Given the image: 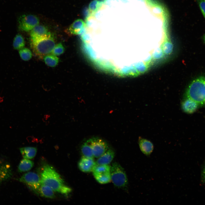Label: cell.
I'll return each instance as SVG.
<instances>
[{
    "label": "cell",
    "instance_id": "cell-1",
    "mask_svg": "<svg viewBox=\"0 0 205 205\" xmlns=\"http://www.w3.org/2000/svg\"><path fill=\"white\" fill-rule=\"evenodd\" d=\"M40 176L41 183L49 186L54 192L67 195L71 191L60 175L49 164L44 165Z\"/></svg>",
    "mask_w": 205,
    "mask_h": 205
},
{
    "label": "cell",
    "instance_id": "cell-2",
    "mask_svg": "<svg viewBox=\"0 0 205 205\" xmlns=\"http://www.w3.org/2000/svg\"><path fill=\"white\" fill-rule=\"evenodd\" d=\"M30 43L33 53L40 58L52 52L55 45L54 36L50 33L40 37L30 38Z\"/></svg>",
    "mask_w": 205,
    "mask_h": 205
},
{
    "label": "cell",
    "instance_id": "cell-3",
    "mask_svg": "<svg viewBox=\"0 0 205 205\" xmlns=\"http://www.w3.org/2000/svg\"><path fill=\"white\" fill-rule=\"evenodd\" d=\"M185 96L199 104H205V76L196 79L190 84Z\"/></svg>",
    "mask_w": 205,
    "mask_h": 205
},
{
    "label": "cell",
    "instance_id": "cell-4",
    "mask_svg": "<svg viewBox=\"0 0 205 205\" xmlns=\"http://www.w3.org/2000/svg\"><path fill=\"white\" fill-rule=\"evenodd\" d=\"M111 180L114 184L119 188H127L128 179L124 169L117 162L113 163L110 171Z\"/></svg>",
    "mask_w": 205,
    "mask_h": 205
},
{
    "label": "cell",
    "instance_id": "cell-5",
    "mask_svg": "<svg viewBox=\"0 0 205 205\" xmlns=\"http://www.w3.org/2000/svg\"><path fill=\"white\" fill-rule=\"evenodd\" d=\"M19 28L22 31H31L38 24L39 20L36 16L31 14L23 15L18 19Z\"/></svg>",
    "mask_w": 205,
    "mask_h": 205
},
{
    "label": "cell",
    "instance_id": "cell-6",
    "mask_svg": "<svg viewBox=\"0 0 205 205\" xmlns=\"http://www.w3.org/2000/svg\"><path fill=\"white\" fill-rule=\"evenodd\" d=\"M19 181L36 192H38L41 184L40 178L38 175L33 172H28L24 174L19 179Z\"/></svg>",
    "mask_w": 205,
    "mask_h": 205
},
{
    "label": "cell",
    "instance_id": "cell-7",
    "mask_svg": "<svg viewBox=\"0 0 205 205\" xmlns=\"http://www.w3.org/2000/svg\"><path fill=\"white\" fill-rule=\"evenodd\" d=\"M91 147L94 157L98 158L108 149L106 142L98 137H93L88 139Z\"/></svg>",
    "mask_w": 205,
    "mask_h": 205
},
{
    "label": "cell",
    "instance_id": "cell-8",
    "mask_svg": "<svg viewBox=\"0 0 205 205\" xmlns=\"http://www.w3.org/2000/svg\"><path fill=\"white\" fill-rule=\"evenodd\" d=\"M96 164L93 158L82 156L78 163V167L82 171L88 173L92 171Z\"/></svg>",
    "mask_w": 205,
    "mask_h": 205
},
{
    "label": "cell",
    "instance_id": "cell-9",
    "mask_svg": "<svg viewBox=\"0 0 205 205\" xmlns=\"http://www.w3.org/2000/svg\"><path fill=\"white\" fill-rule=\"evenodd\" d=\"M86 27L84 22L81 19H78L75 20L69 26L67 32L70 34H80Z\"/></svg>",
    "mask_w": 205,
    "mask_h": 205
},
{
    "label": "cell",
    "instance_id": "cell-10",
    "mask_svg": "<svg viewBox=\"0 0 205 205\" xmlns=\"http://www.w3.org/2000/svg\"><path fill=\"white\" fill-rule=\"evenodd\" d=\"M138 144L141 151L146 156H149L153 152L154 146L153 143L150 141L139 137Z\"/></svg>",
    "mask_w": 205,
    "mask_h": 205
},
{
    "label": "cell",
    "instance_id": "cell-11",
    "mask_svg": "<svg viewBox=\"0 0 205 205\" xmlns=\"http://www.w3.org/2000/svg\"><path fill=\"white\" fill-rule=\"evenodd\" d=\"M12 175V169L9 163L0 164V184L2 182L10 179Z\"/></svg>",
    "mask_w": 205,
    "mask_h": 205
},
{
    "label": "cell",
    "instance_id": "cell-12",
    "mask_svg": "<svg viewBox=\"0 0 205 205\" xmlns=\"http://www.w3.org/2000/svg\"><path fill=\"white\" fill-rule=\"evenodd\" d=\"M199 105L198 103L192 99L186 98L182 102L181 107L184 112L191 114L196 111Z\"/></svg>",
    "mask_w": 205,
    "mask_h": 205
},
{
    "label": "cell",
    "instance_id": "cell-13",
    "mask_svg": "<svg viewBox=\"0 0 205 205\" xmlns=\"http://www.w3.org/2000/svg\"><path fill=\"white\" fill-rule=\"evenodd\" d=\"M115 155L114 151L111 149L108 150L98 158L96 163L99 165H108L112 160Z\"/></svg>",
    "mask_w": 205,
    "mask_h": 205
},
{
    "label": "cell",
    "instance_id": "cell-14",
    "mask_svg": "<svg viewBox=\"0 0 205 205\" xmlns=\"http://www.w3.org/2000/svg\"><path fill=\"white\" fill-rule=\"evenodd\" d=\"M47 28L45 26L38 25L31 30V38H34L42 36L49 34Z\"/></svg>",
    "mask_w": 205,
    "mask_h": 205
},
{
    "label": "cell",
    "instance_id": "cell-15",
    "mask_svg": "<svg viewBox=\"0 0 205 205\" xmlns=\"http://www.w3.org/2000/svg\"><path fill=\"white\" fill-rule=\"evenodd\" d=\"M20 153L24 158L31 159L36 156L37 149L34 147H26L20 148Z\"/></svg>",
    "mask_w": 205,
    "mask_h": 205
},
{
    "label": "cell",
    "instance_id": "cell-16",
    "mask_svg": "<svg viewBox=\"0 0 205 205\" xmlns=\"http://www.w3.org/2000/svg\"><path fill=\"white\" fill-rule=\"evenodd\" d=\"M38 192L41 196L50 198L55 197L54 191L49 186L41 184L39 189Z\"/></svg>",
    "mask_w": 205,
    "mask_h": 205
},
{
    "label": "cell",
    "instance_id": "cell-17",
    "mask_svg": "<svg viewBox=\"0 0 205 205\" xmlns=\"http://www.w3.org/2000/svg\"><path fill=\"white\" fill-rule=\"evenodd\" d=\"M173 45L169 38L167 34H165L162 44L161 49L163 53L166 55L170 54L173 50Z\"/></svg>",
    "mask_w": 205,
    "mask_h": 205
},
{
    "label": "cell",
    "instance_id": "cell-18",
    "mask_svg": "<svg viewBox=\"0 0 205 205\" xmlns=\"http://www.w3.org/2000/svg\"><path fill=\"white\" fill-rule=\"evenodd\" d=\"M34 162L29 159L24 158L20 162L18 170L20 172H24L30 170L33 167Z\"/></svg>",
    "mask_w": 205,
    "mask_h": 205
},
{
    "label": "cell",
    "instance_id": "cell-19",
    "mask_svg": "<svg viewBox=\"0 0 205 205\" xmlns=\"http://www.w3.org/2000/svg\"><path fill=\"white\" fill-rule=\"evenodd\" d=\"M81 151L83 156L94 158L91 147L88 140L82 144L81 147Z\"/></svg>",
    "mask_w": 205,
    "mask_h": 205
},
{
    "label": "cell",
    "instance_id": "cell-20",
    "mask_svg": "<svg viewBox=\"0 0 205 205\" xmlns=\"http://www.w3.org/2000/svg\"><path fill=\"white\" fill-rule=\"evenodd\" d=\"M93 174L96 180L100 184L107 183L111 181L110 172L102 174Z\"/></svg>",
    "mask_w": 205,
    "mask_h": 205
},
{
    "label": "cell",
    "instance_id": "cell-21",
    "mask_svg": "<svg viewBox=\"0 0 205 205\" xmlns=\"http://www.w3.org/2000/svg\"><path fill=\"white\" fill-rule=\"evenodd\" d=\"M44 60L46 64L51 67L56 66L59 62V58L53 54H48L44 57Z\"/></svg>",
    "mask_w": 205,
    "mask_h": 205
},
{
    "label": "cell",
    "instance_id": "cell-22",
    "mask_svg": "<svg viewBox=\"0 0 205 205\" xmlns=\"http://www.w3.org/2000/svg\"><path fill=\"white\" fill-rule=\"evenodd\" d=\"M25 41L22 36L19 34L16 35L14 39L13 46L15 50H20L25 46Z\"/></svg>",
    "mask_w": 205,
    "mask_h": 205
},
{
    "label": "cell",
    "instance_id": "cell-23",
    "mask_svg": "<svg viewBox=\"0 0 205 205\" xmlns=\"http://www.w3.org/2000/svg\"><path fill=\"white\" fill-rule=\"evenodd\" d=\"M111 167L108 165H99L95 164L92 172L93 173L102 174L110 172Z\"/></svg>",
    "mask_w": 205,
    "mask_h": 205
},
{
    "label": "cell",
    "instance_id": "cell-24",
    "mask_svg": "<svg viewBox=\"0 0 205 205\" xmlns=\"http://www.w3.org/2000/svg\"><path fill=\"white\" fill-rule=\"evenodd\" d=\"M101 2L98 0H94L89 4L88 8L89 13L93 15L99 9L101 5Z\"/></svg>",
    "mask_w": 205,
    "mask_h": 205
},
{
    "label": "cell",
    "instance_id": "cell-25",
    "mask_svg": "<svg viewBox=\"0 0 205 205\" xmlns=\"http://www.w3.org/2000/svg\"><path fill=\"white\" fill-rule=\"evenodd\" d=\"M19 53L21 58L25 61L29 60L32 57V52L28 48H24L20 50Z\"/></svg>",
    "mask_w": 205,
    "mask_h": 205
},
{
    "label": "cell",
    "instance_id": "cell-26",
    "mask_svg": "<svg viewBox=\"0 0 205 205\" xmlns=\"http://www.w3.org/2000/svg\"><path fill=\"white\" fill-rule=\"evenodd\" d=\"M65 51V48L61 43H59L55 45L52 52V54L56 56H59L62 54Z\"/></svg>",
    "mask_w": 205,
    "mask_h": 205
},
{
    "label": "cell",
    "instance_id": "cell-27",
    "mask_svg": "<svg viewBox=\"0 0 205 205\" xmlns=\"http://www.w3.org/2000/svg\"><path fill=\"white\" fill-rule=\"evenodd\" d=\"M148 64L146 62H140L135 65L134 67L139 74L145 72L148 68Z\"/></svg>",
    "mask_w": 205,
    "mask_h": 205
},
{
    "label": "cell",
    "instance_id": "cell-28",
    "mask_svg": "<svg viewBox=\"0 0 205 205\" xmlns=\"http://www.w3.org/2000/svg\"><path fill=\"white\" fill-rule=\"evenodd\" d=\"M201 12L205 19V1L204 0H196Z\"/></svg>",
    "mask_w": 205,
    "mask_h": 205
},
{
    "label": "cell",
    "instance_id": "cell-29",
    "mask_svg": "<svg viewBox=\"0 0 205 205\" xmlns=\"http://www.w3.org/2000/svg\"><path fill=\"white\" fill-rule=\"evenodd\" d=\"M201 181L203 184H205V160L202 166Z\"/></svg>",
    "mask_w": 205,
    "mask_h": 205
},
{
    "label": "cell",
    "instance_id": "cell-30",
    "mask_svg": "<svg viewBox=\"0 0 205 205\" xmlns=\"http://www.w3.org/2000/svg\"><path fill=\"white\" fill-rule=\"evenodd\" d=\"M163 52L161 49H160L157 50L153 55V57L155 59H157L161 58L163 55Z\"/></svg>",
    "mask_w": 205,
    "mask_h": 205
},
{
    "label": "cell",
    "instance_id": "cell-31",
    "mask_svg": "<svg viewBox=\"0 0 205 205\" xmlns=\"http://www.w3.org/2000/svg\"><path fill=\"white\" fill-rule=\"evenodd\" d=\"M203 40L204 42L205 43V34L204 35L203 37Z\"/></svg>",
    "mask_w": 205,
    "mask_h": 205
},
{
    "label": "cell",
    "instance_id": "cell-32",
    "mask_svg": "<svg viewBox=\"0 0 205 205\" xmlns=\"http://www.w3.org/2000/svg\"><path fill=\"white\" fill-rule=\"evenodd\" d=\"M205 1V0H204Z\"/></svg>",
    "mask_w": 205,
    "mask_h": 205
}]
</instances>
